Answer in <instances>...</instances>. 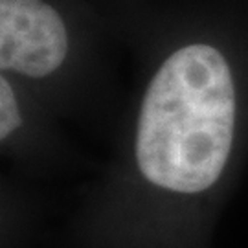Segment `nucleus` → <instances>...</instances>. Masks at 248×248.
<instances>
[{"label":"nucleus","mask_w":248,"mask_h":248,"mask_svg":"<svg viewBox=\"0 0 248 248\" xmlns=\"http://www.w3.org/2000/svg\"><path fill=\"white\" fill-rule=\"evenodd\" d=\"M118 41L122 26L98 0H0V74L59 118L92 120L112 108Z\"/></svg>","instance_id":"f03ea898"},{"label":"nucleus","mask_w":248,"mask_h":248,"mask_svg":"<svg viewBox=\"0 0 248 248\" xmlns=\"http://www.w3.org/2000/svg\"><path fill=\"white\" fill-rule=\"evenodd\" d=\"M61 118L17 79L0 74V147L4 158L33 175L66 162L68 145Z\"/></svg>","instance_id":"7ed1b4c3"},{"label":"nucleus","mask_w":248,"mask_h":248,"mask_svg":"<svg viewBox=\"0 0 248 248\" xmlns=\"http://www.w3.org/2000/svg\"><path fill=\"white\" fill-rule=\"evenodd\" d=\"M136 79L66 248H213L248 160V0H180L127 20Z\"/></svg>","instance_id":"f257e3e1"},{"label":"nucleus","mask_w":248,"mask_h":248,"mask_svg":"<svg viewBox=\"0 0 248 248\" xmlns=\"http://www.w3.org/2000/svg\"><path fill=\"white\" fill-rule=\"evenodd\" d=\"M98 2H101L118 18L120 24L136 17L138 13H142L143 9H147L153 4V0H98Z\"/></svg>","instance_id":"20e7f679"}]
</instances>
